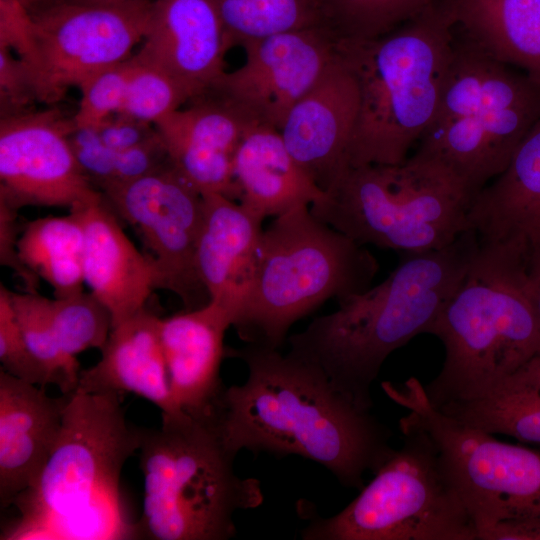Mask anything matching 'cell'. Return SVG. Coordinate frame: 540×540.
<instances>
[{
	"mask_svg": "<svg viewBox=\"0 0 540 540\" xmlns=\"http://www.w3.org/2000/svg\"><path fill=\"white\" fill-rule=\"evenodd\" d=\"M75 1L91 3V4H119V3L134 1V0H75Z\"/></svg>",
	"mask_w": 540,
	"mask_h": 540,
	"instance_id": "obj_41",
	"label": "cell"
},
{
	"mask_svg": "<svg viewBox=\"0 0 540 540\" xmlns=\"http://www.w3.org/2000/svg\"><path fill=\"white\" fill-rule=\"evenodd\" d=\"M74 127L56 108L1 117L0 199L72 211L100 198L71 146Z\"/></svg>",
	"mask_w": 540,
	"mask_h": 540,
	"instance_id": "obj_15",
	"label": "cell"
},
{
	"mask_svg": "<svg viewBox=\"0 0 540 540\" xmlns=\"http://www.w3.org/2000/svg\"><path fill=\"white\" fill-rule=\"evenodd\" d=\"M101 193L140 237L157 273V289L177 295L185 310L206 305L210 299L196 264L203 195L170 162Z\"/></svg>",
	"mask_w": 540,
	"mask_h": 540,
	"instance_id": "obj_13",
	"label": "cell"
},
{
	"mask_svg": "<svg viewBox=\"0 0 540 540\" xmlns=\"http://www.w3.org/2000/svg\"><path fill=\"white\" fill-rule=\"evenodd\" d=\"M320 1H322V0H320Z\"/></svg>",
	"mask_w": 540,
	"mask_h": 540,
	"instance_id": "obj_42",
	"label": "cell"
},
{
	"mask_svg": "<svg viewBox=\"0 0 540 540\" xmlns=\"http://www.w3.org/2000/svg\"><path fill=\"white\" fill-rule=\"evenodd\" d=\"M187 104L154 125L170 163L202 195L216 193L238 200L233 158L243 135L254 125L208 94Z\"/></svg>",
	"mask_w": 540,
	"mask_h": 540,
	"instance_id": "obj_19",
	"label": "cell"
},
{
	"mask_svg": "<svg viewBox=\"0 0 540 540\" xmlns=\"http://www.w3.org/2000/svg\"><path fill=\"white\" fill-rule=\"evenodd\" d=\"M72 211L83 228L84 283L109 310L114 327L147 308L157 289L155 267L126 235L103 194Z\"/></svg>",
	"mask_w": 540,
	"mask_h": 540,
	"instance_id": "obj_20",
	"label": "cell"
},
{
	"mask_svg": "<svg viewBox=\"0 0 540 540\" xmlns=\"http://www.w3.org/2000/svg\"><path fill=\"white\" fill-rule=\"evenodd\" d=\"M469 229L480 241H511L526 249L540 241V118L506 169L475 197Z\"/></svg>",
	"mask_w": 540,
	"mask_h": 540,
	"instance_id": "obj_24",
	"label": "cell"
},
{
	"mask_svg": "<svg viewBox=\"0 0 540 540\" xmlns=\"http://www.w3.org/2000/svg\"><path fill=\"white\" fill-rule=\"evenodd\" d=\"M232 44L325 25L320 0H210Z\"/></svg>",
	"mask_w": 540,
	"mask_h": 540,
	"instance_id": "obj_29",
	"label": "cell"
},
{
	"mask_svg": "<svg viewBox=\"0 0 540 540\" xmlns=\"http://www.w3.org/2000/svg\"><path fill=\"white\" fill-rule=\"evenodd\" d=\"M83 242L80 216L69 211L24 223L18 249L25 266L62 298L84 290Z\"/></svg>",
	"mask_w": 540,
	"mask_h": 540,
	"instance_id": "obj_28",
	"label": "cell"
},
{
	"mask_svg": "<svg viewBox=\"0 0 540 540\" xmlns=\"http://www.w3.org/2000/svg\"><path fill=\"white\" fill-rule=\"evenodd\" d=\"M381 386L409 411L402 419L435 443L479 540H540V449L501 441L444 414L415 377Z\"/></svg>",
	"mask_w": 540,
	"mask_h": 540,
	"instance_id": "obj_10",
	"label": "cell"
},
{
	"mask_svg": "<svg viewBox=\"0 0 540 540\" xmlns=\"http://www.w3.org/2000/svg\"><path fill=\"white\" fill-rule=\"evenodd\" d=\"M374 255L317 218L293 209L263 229L249 295L232 327L246 344L279 349L291 326L329 299L365 291Z\"/></svg>",
	"mask_w": 540,
	"mask_h": 540,
	"instance_id": "obj_7",
	"label": "cell"
},
{
	"mask_svg": "<svg viewBox=\"0 0 540 540\" xmlns=\"http://www.w3.org/2000/svg\"><path fill=\"white\" fill-rule=\"evenodd\" d=\"M539 118L540 83L456 34L439 106L413 155L439 162L476 197Z\"/></svg>",
	"mask_w": 540,
	"mask_h": 540,
	"instance_id": "obj_8",
	"label": "cell"
},
{
	"mask_svg": "<svg viewBox=\"0 0 540 540\" xmlns=\"http://www.w3.org/2000/svg\"><path fill=\"white\" fill-rule=\"evenodd\" d=\"M130 58L93 74L80 84L81 97L73 116L75 128H95L121 111L131 72Z\"/></svg>",
	"mask_w": 540,
	"mask_h": 540,
	"instance_id": "obj_34",
	"label": "cell"
},
{
	"mask_svg": "<svg viewBox=\"0 0 540 540\" xmlns=\"http://www.w3.org/2000/svg\"><path fill=\"white\" fill-rule=\"evenodd\" d=\"M526 287L540 325V241L525 250Z\"/></svg>",
	"mask_w": 540,
	"mask_h": 540,
	"instance_id": "obj_40",
	"label": "cell"
},
{
	"mask_svg": "<svg viewBox=\"0 0 540 540\" xmlns=\"http://www.w3.org/2000/svg\"><path fill=\"white\" fill-rule=\"evenodd\" d=\"M428 334L440 339L445 351L440 372L424 384L435 407L483 394L540 353L522 245L480 241Z\"/></svg>",
	"mask_w": 540,
	"mask_h": 540,
	"instance_id": "obj_5",
	"label": "cell"
},
{
	"mask_svg": "<svg viewBox=\"0 0 540 540\" xmlns=\"http://www.w3.org/2000/svg\"><path fill=\"white\" fill-rule=\"evenodd\" d=\"M436 408L466 425L540 447V353L483 394Z\"/></svg>",
	"mask_w": 540,
	"mask_h": 540,
	"instance_id": "obj_27",
	"label": "cell"
},
{
	"mask_svg": "<svg viewBox=\"0 0 540 540\" xmlns=\"http://www.w3.org/2000/svg\"><path fill=\"white\" fill-rule=\"evenodd\" d=\"M118 393L69 394L56 445L36 480L11 502L2 540L139 539L120 481L140 448Z\"/></svg>",
	"mask_w": 540,
	"mask_h": 540,
	"instance_id": "obj_2",
	"label": "cell"
},
{
	"mask_svg": "<svg viewBox=\"0 0 540 540\" xmlns=\"http://www.w3.org/2000/svg\"><path fill=\"white\" fill-rule=\"evenodd\" d=\"M203 205L197 271L210 301L233 325L253 283L263 219L222 194H204Z\"/></svg>",
	"mask_w": 540,
	"mask_h": 540,
	"instance_id": "obj_22",
	"label": "cell"
},
{
	"mask_svg": "<svg viewBox=\"0 0 540 540\" xmlns=\"http://www.w3.org/2000/svg\"><path fill=\"white\" fill-rule=\"evenodd\" d=\"M480 245L475 230L451 244L408 254L388 277L337 300L338 308L287 338L289 352L317 366L358 406L371 409V385L387 357L428 331Z\"/></svg>",
	"mask_w": 540,
	"mask_h": 540,
	"instance_id": "obj_3",
	"label": "cell"
},
{
	"mask_svg": "<svg viewBox=\"0 0 540 540\" xmlns=\"http://www.w3.org/2000/svg\"><path fill=\"white\" fill-rule=\"evenodd\" d=\"M242 47L244 64L226 71L206 94L249 124L277 130L338 57V39L325 25L276 34Z\"/></svg>",
	"mask_w": 540,
	"mask_h": 540,
	"instance_id": "obj_14",
	"label": "cell"
},
{
	"mask_svg": "<svg viewBox=\"0 0 540 540\" xmlns=\"http://www.w3.org/2000/svg\"><path fill=\"white\" fill-rule=\"evenodd\" d=\"M160 319L147 308L112 327L99 361L79 372L76 390L129 392L143 397L161 414L180 415L172 397L160 338Z\"/></svg>",
	"mask_w": 540,
	"mask_h": 540,
	"instance_id": "obj_23",
	"label": "cell"
},
{
	"mask_svg": "<svg viewBox=\"0 0 540 540\" xmlns=\"http://www.w3.org/2000/svg\"><path fill=\"white\" fill-rule=\"evenodd\" d=\"M33 48L25 64L37 102L58 103L93 74L128 60L146 33L152 0L91 4L25 0Z\"/></svg>",
	"mask_w": 540,
	"mask_h": 540,
	"instance_id": "obj_12",
	"label": "cell"
},
{
	"mask_svg": "<svg viewBox=\"0 0 540 540\" xmlns=\"http://www.w3.org/2000/svg\"><path fill=\"white\" fill-rule=\"evenodd\" d=\"M0 47L25 64L33 48V21L25 0H0Z\"/></svg>",
	"mask_w": 540,
	"mask_h": 540,
	"instance_id": "obj_38",
	"label": "cell"
},
{
	"mask_svg": "<svg viewBox=\"0 0 540 540\" xmlns=\"http://www.w3.org/2000/svg\"><path fill=\"white\" fill-rule=\"evenodd\" d=\"M95 129L102 143L116 151L135 147L158 136L154 125L122 113L108 117Z\"/></svg>",
	"mask_w": 540,
	"mask_h": 540,
	"instance_id": "obj_39",
	"label": "cell"
},
{
	"mask_svg": "<svg viewBox=\"0 0 540 540\" xmlns=\"http://www.w3.org/2000/svg\"><path fill=\"white\" fill-rule=\"evenodd\" d=\"M440 0H322L327 26L338 40H366L401 26Z\"/></svg>",
	"mask_w": 540,
	"mask_h": 540,
	"instance_id": "obj_31",
	"label": "cell"
},
{
	"mask_svg": "<svg viewBox=\"0 0 540 540\" xmlns=\"http://www.w3.org/2000/svg\"><path fill=\"white\" fill-rule=\"evenodd\" d=\"M231 326L229 313L211 301L160 319L172 397L180 410L201 422L214 423L221 405L224 336Z\"/></svg>",
	"mask_w": 540,
	"mask_h": 540,
	"instance_id": "obj_18",
	"label": "cell"
},
{
	"mask_svg": "<svg viewBox=\"0 0 540 540\" xmlns=\"http://www.w3.org/2000/svg\"><path fill=\"white\" fill-rule=\"evenodd\" d=\"M358 110L356 80L338 52L318 82L292 107L279 130L292 157L323 191L346 169Z\"/></svg>",
	"mask_w": 540,
	"mask_h": 540,
	"instance_id": "obj_17",
	"label": "cell"
},
{
	"mask_svg": "<svg viewBox=\"0 0 540 540\" xmlns=\"http://www.w3.org/2000/svg\"><path fill=\"white\" fill-rule=\"evenodd\" d=\"M228 355L248 369L245 383L226 387L214 423L233 453L300 456L325 467L344 487L362 489L365 472L375 474L395 452L390 429L317 366L253 344L228 348Z\"/></svg>",
	"mask_w": 540,
	"mask_h": 540,
	"instance_id": "obj_1",
	"label": "cell"
},
{
	"mask_svg": "<svg viewBox=\"0 0 540 540\" xmlns=\"http://www.w3.org/2000/svg\"><path fill=\"white\" fill-rule=\"evenodd\" d=\"M140 44L132 58L165 72L188 102L226 72L225 55L233 47L210 0H154Z\"/></svg>",
	"mask_w": 540,
	"mask_h": 540,
	"instance_id": "obj_16",
	"label": "cell"
},
{
	"mask_svg": "<svg viewBox=\"0 0 540 540\" xmlns=\"http://www.w3.org/2000/svg\"><path fill=\"white\" fill-rule=\"evenodd\" d=\"M0 362L8 374L31 384L44 387L50 379L31 353L15 318L11 290L0 284Z\"/></svg>",
	"mask_w": 540,
	"mask_h": 540,
	"instance_id": "obj_35",
	"label": "cell"
},
{
	"mask_svg": "<svg viewBox=\"0 0 540 540\" xmlns=\"http://www.w3.org/2000/svg\"><path fill=\"white\" fill-rule=\"evenodd\" d=\"M239 203L262 218L311 206L323 191L286 148L279 130L254 125L243 135L233 158Z\"/></svg>",
	"mask_w": 540,
	"mask_h": 540,
	"instance_id": "obj_25",
	"label": "cell"
},
{
	"mask_svg": "<svg viewBox=\"0 0 540 540\" xmlns=\"http://www.w3.org/2000/svg\"><path fill=\"white\" fill-rule=\"evenodd\" d=\"M458 36L540 83V0H449Z\"/></svg>",
	"mask_w": 540,
	"mask_h": 540,
	"instance_id": "obj_26",
	"label": "cell"
},
{
	"mask_svg": "<svg viewBox=\"0 0 540 540\" xmlns=\"http://www.w3.org/2000/svg\"><path fill=\"white\" fill-rule=\"evenodd\" d=\"M474 195L437 161L346 168L311 212L362 246L407 254L441 249L469 229Z\"/></svg>",
	"mask_w": 540,
	"mask_h": 540,
	"instance_id": "obj_9",
	"label": "cell"
},
{
	"mask_svg": "<svg viewBox=\"0 0 540 540\" xmlns=\"http://www.w3.org/2000/svg\"><path fill=\"white\" fill-rule=\"evenodd\" d=\"M49 307L59 343L69 358L103 347L113 327L112 316L90 291L54 297Z\"/></svg>",
	"mask_w": 540,
	"mask_h": 540,
	"instance_id": "obj_32",
	"label": "cell"
},
{
	"mask_svg": "<svg viewBox=\"0 0 540 540\" xmlns=\"http://www.w3.org/2000/svg\"><path fill=\"white\" fill-rule=\"evenodd\" d=\"M18 213V209L0 199V264L19 277L25 292L37 293L40 278L25 266L19 254L18 240L24 223Z\"/></svg>",
	"mask_w": 540,
	"mask_h": 540,
	"instance_id": "obj_37",
	"label": "cell"
},
{
	"mask_svg": "<svg viewBox=\"0 0 540 540\" xmlns=\"http://www.w3.org/2000/svg\"><path fill=\"white\" fill-rule=\"evenodd\" d=\"M11 303L21 333L31 353L47 372L50 384L62 394L77 389L80 365L63 351L50 314L49 298L37 293L11 291Z\"/></svg>",
	"mask_w": 540,
	"mask_h": 540,
	"instance_id": "obj_30",
	"label": "cell"
},
{
	"mask_svg": "<svg viewBox=\"0 0 540 540\" xmlns=\"http://www.w3.org/2000/svg\"><path fill=\"white\" fill-rule=\"evenodd\" d=\"M69 394L50 397L43 387L0 368V502L10 506L39 476L60 435Z\"/></svg>",
	"mask_w": 540,
	"mask_h": 540,
	"instance_id": "obj_21",
	"label": "cell"
},
{
	"mask_svg": "<svg viewBox=\"0 0 540 540\" xmlns=\"http://www.w3.org/2000/svg\"><path fill=\"white\" fill-rule=\"evenodd\" d=\"M402 447L359 495L329 518L313 514L304 540H479L435 443L399 420Z\"/></svg>",
	"mask_w": 540,
	"mask_h": 540,
	"instance_id": "obj_11",
	"label": "cell"
},
{
	"mask_svg": "<svg viewBox=\"0 0 540 540\" xmlns=\"http://www.w3.org/2000/svg\"><path fill=\"white\" fill-rule=\"evenodd\" d=\"M455 40L449 0L379 37L338 40L359 90L346 168L408 159L439 106Z\"/></svg>",
	"mask_w": 540,
	"mask_h": 540,
	"instance_id": "obj_4",
	"label": "cell"
},
{
	"mask_svg": "<svg viewBox=\"0 0 540 540\" xmlns=\"http://www.w3.org/2000/svg\"><path fill=\"white\" fill-rule=\"evenodd\" d=\"M138 451L144 477L139 539L226 540L236 534L235 513L263 503L260 481L236 474L237 454L213 423L162 414L160 427L143 428Z\"/></svg>",
	"mask_w": 540,
	"mask_h": 540,
	"instance_id": "obj_6",
	"label": "cell"
},
{
	"mask_svg": "<svg viewBox=\"0 0 540 540\" xmlns=\"http://www.w3.org/2000/svg\"><path fill=\"white\" fill-rule=\"evenodd\" d=\"M37 102L28 69L12 51L0 47V114L1 117L32 110Z\"/></svg>",
	"mask_w": 540,
	"mask_h": 540,
	"instance_id": "obj_36",
	"label": "cell"
},
{
	"mask_svg": "<svg viewBox=\"0 0 540 540\" xmlns=\"http://www.w3.org/2000/svg\"><path fill=\"white\" fill-rule=\"evenodd\" d=\"M130 61L131 72L119 113L155 125L188 102L185 92L165 72L132 56Z\"/></svg>",
	"mask_w": 540,
	"mask_h": 540,
	"instance_id": "obj_33",
	"label": "cell"
}]
</instances>
